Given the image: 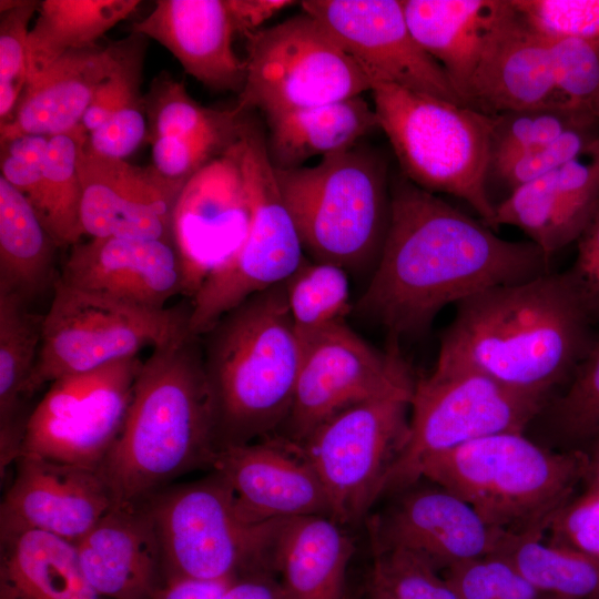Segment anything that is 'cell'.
<instances>
[{
    "instance_id": "obj_1",
    "label": "cell",
    "mask_w": 599,
    "mask_h": 599,
    "mask_svg": "<svg viewBox=\"0 0 599 599\" xmlns=\"http://www.w3.org/2000/svg\"><path fill=\"white\" fill-rule=\"evenodd\" d=\"M549 257L512 242L400 175L375 273L356 308L397 339L423 333L438 312L485 290L532 281Z\"/></svg>"
},
{
    "instance_id": "obj_2",
    "label": "cell",
    "mask_w": 599,
    "mask_h": 599,
    "mask_svg": "<svg viewBox=\"0 0 599 599\" xmlns=\"http://www.w3.org/2000/svg\"><path fill=\"white\" fill-rule=\"evenodd\" d=\"M456 305L434 370H473L525 393L548 396L570 379L595 335L565 272L491 287Z\"/></svg>"
},
{
    "instance_id": "obj_3",
    "label": "cell",
    "mask_w": 599,
    "mask_h": 599,
    "mask_svg": "<svg viewBox=\"0 0 599 599\" xmlns=\"http://www.w3.org/2000/svg\"><path fill=\"white\" fill-rule=\"evenodd\" d=\"M217 454L215 409L199 336L153 348L142 363L122 429L99 469L114 506L139 505Z\"/></svg>"
},
{
    "instance_id": "obj_4",
    "label": "cell",
    "mask_w": 599,
    "mask_h": 599,
    "mask_svg": "<svg viewBox=\"0 0 599 599\" xmlns=\"http://www.w3.org/2000/svg\"><path fill=\"white\" fill-rule=\"evenodd\" d=\"M204 335L217 451L271 436L287 419L302 359L285 282L248 297Z\"/></svg>"
},
{
    "instance_id": "obj_5",
    "label": "cell",
    "mask_w": 599,
    "mask_h": 599,
    "mask_svg": "<svg viewBox=\"0 0 599 599\" xmlns=\"http://www.w3.org/2000/svg\"><path fill=\"white\" fill-rule=\"evenodd\" d=\"M587 473L581 448L555 453L522 433H501L427 457L417 479L457 495L488 524L524 534L547 529Z\"/></svg>"
},
{
    "instance_id": "obj_6",
    "label": "cell",
    "mask_w": 599,
    "mask_h": 599,
    "mask_svg": "<svg viewBox=\"0 0 599 599\" xmlns=\"http://www.w3.org/2000/svg\"><path fill=\"white\" fill-rule=\"evenodd\" d=\"M303 250L316 262L361 268L378 261L390 219L387 165L359 143L314 166L275 170Z\"/></svg>"
},
{
    "instance_id": "obj_7",
    "label": "cell",
    "mask_w": 599,
    "mask_h": 599,
    "mask_svg": "<svg viewBox=\"0 0 599 599\" xmlns=\"http://www.w3.org/2000/svg\"><path fill=\"white\" fill-rule=\"evenodd\" d=\"M370 92L402 175L430 193L464 200L496 229L487 192L494 116L385 82H372Z\"/></svg>"
},
{
    "instance_id": "obj_8",
    "label": "cell",
    "mask_w": 599,
    "mask_h": 599,
    "mask_svg": "<svg viewBox=\"0 0 599 599\" xmlns=\"http://www.w3.org/2000/svg\"><path fill=\"white\" fill-rule=\"evenodd\" d=\"M145 502L161 546L164 582L222 580L273 568L284 520L247 519L215 471L167 487Z\"/></svg>"
},
{
    "instance_id": "obj_9",
    "label": "cell",
    "mask_w": 599,
    "mask_h": 599,
    "mask_svg": "<svg viewBox=\"0 0 599 599\" xmlns=\"http://www.w3.org/2000/svg\"><path fill=\"white\" fill-rule=\"evenodd\" d=\"M52 292L26 397L58 378L136 357L145 347L158 348L191 333V306L184 304L150 309L70 286L59 277Z\"/></svg>"
},
{
    "instance_id": "obj_10",
    "label": "cell",
    "mask_w": 599,
    "mask_h": 599,
    "mask_svg": "<svg viewBox=\"0 0 599 599\" xmlns=\"http://www.w3.org/2000/svg\"><path fill=\"white\" fill-rule=\"evenodd\" d=\"M237 108L265 115L362 95L372 81L326 28L302 10L247 37Z\"/></svg>"
},
{
    "instance_id": "obj_11",
    "label": "cell",
    "mask_w": 599,
    "mask_h": 599,
    "mask_svg": "<svg viewBox=\"0 0 599 599\" xmlns=\"http://www.w3.org/2000/svg\"><path fill=\"white\" fill-rule=\"evenodd\" d=\"M244 174L248 230L240 248L204 280L192 297L189 328L199 337L248 297L285 282L304 262L303 246L282 199L266 141L251 123Z\"/></svg>"
},
{
    "instance_id": "obj_12",
    "label": "cell",
    "mask_w": 599,
    "mask_h": 599,
    "mask_svg": "<svg viewBox=\"0 0 599 599\" xmlns=\"http://www.w3.org/2000/svg\"><path fill=\"white\" fill-rule=\"evenodd\" d=\"M547 397L473 370H434L416 382L408 439L385 490L413 485L419 465L432 455L490 435L522 433Z\"/></svg>"
},
{
    "instance_id": "obj_13",
    "label": "cell",
    "mask_w": 599,
    "mask_h": 599,
    "mask_svg": "<svg viewBox=\"0 0 599 599\" xmlns=\"http://www.w3.org/2000/svg\"><path fill=\"white\" fill-rule=\"evenodd\" d=\"M412 397L354 405L300 444L325 489L331 517L341 525L359 521L385 491L408 439Z\"/></svg>"
},
{
    "instance_id": "obj_14",
    "label": "cell",
    "mask_w": 599,
    "mask_h": 599,
    "mask_svg": "<svg viewBox=\"0 0 599 599\" xmlns=\"http://www.w3.org/2000/svg\"><path fill=\"white\" fill-rule=\"evenodd\" d=\"M416 380L396 345L380 352L346 322L302 343V359L285 438L302 444L318 426L354 405L413 396Z\"/></svg>"
},
{
    "instance_id": "obj_15",
    "label": "cell",
    "mask_w": 599,
    "mask_h": 599,
    "mask_svg": "<svg viewBox=\"0 0 599 599\" xmlns=\"http://www.w3.org/2000/svg\"><path fill=\"white\" fill-rule=\"evenodd\" d=\"M139 356L55 379L28 416L21 455L99 468L124 424Z\"/></svg>"
},
{
    "instance_id": "obj_16",
    "label": "cell",
    "mask_w": 599,
    "mask_h": 599,
    "mask_svg": "<svg viewBox=\"0 0 599 599\" xmlns=\"http://www.w3.org/2000/svg\"><path fill=\"white\" fill-rule=\"evenodd\" d=\"M319 21L372 82L463 104L443 68L413 35L402 0H307ZM464 105V104H463Z\"/></svg>"
},
{
    "instance_id": "obj_17",
    "label": "cell",
    "mask_w": 599,
    "mask_h": 599,
    "mask_svg": "<svg viewBox=\"0 0 599 599\" xmlns=\"http://www.w3.org/2000/svg\"><path fill=\"white\" fill-rule=\"evenodd\" d=\"M247 124L242 138L199 171L173 211L172 238L193 297L204 280L242 245L250 224L244 174Z\"/></svg>"
},
{
    "instance_id": "obj_18",
    "label": "cell",
    "mask_w": 599,
    "mask_h": 599,
    "mask_svg": "<svg viewBox=\"0 0 599 599\" xmlns=\"http://www.w3.org/2000/svg\"><path fill=\"white\" fill-rule=\"evenodd\" d=\"M369 531L374 554L409 550L438 571L506 554L521 535L488 524L468 502L440 486L406 491L370 520Z\"/></svg>"
},
{
    "instance_id": "obj_19",
    "label": "cell",
    "mask_w": 599,
    "mask_h": 599,
    "mask_svg": "<svg viewBox=\"0 0 599 599\" xmlns=\"http://www.w3.org/2000/svg\"><path fill=\"white\" fill-rule=\"evenodd\" d=\"M212 470L252 521L331 516L325 489L303 447L285 437L267 436L220 449Z\"/></svg>"
},
{
    "instance_id": "obj_20",
    "label": "cell",
    "mask_w": 599,
    "mask_h": 599,
    "mask_svg": "<svg viewBox=\"0 0 599 599\" xmlns=\"http://www.w3.org/2000/svg\"><path fill=\"white\" fill-rule=\"evenodd\" d=\"M78 171L85 235L173 243V211L183 189L162 179L152 166L99 155L87 139L80 146Z\"/></svg>"
},
{
    "instance_id": "obj_21",
    "label": "cell",
    "mask_w": 599,
    "mask_h": 599,
    "mask_svg": "<svg viewBox=\"0 0 599 599\" xmlns=\"http://www.w3.org/2000/svg\"><path fill=\"white\" fill-rule=\"evenodd\" d=\"M0 507V526L37 529L75 544L114 506L99 468L21 455Z\"/></svg>"
},
{
    "instance_id": "obj_22",
    "label": "cell",
    "mask_w": 599,
    "mask_h": 599,
    "mask_svg": "<svg viewBox=\"0 0 599 599\" xmlns=\"http://www.w3.org/2000/svg\"><path fill=\"white\" fill-rule=\"evenodd\" d=\"M59 278L73 287L150 309L185 295V276L172 242L91 237L71 246Z\"/></svg>"
},
{
    "instance_id": "obj_23",
    "label": "cell",
    "mask_w": 599,
    "mask_h": 599,
    "mask_svg": "<svg viewBox=\"0 0 599 599\" xmlns=\"http://www.w3.org/2000/svg\"><path fill=\"white\" fill-rule=\"evenodd\" d=\"M464 103L490 116L536 108H562L554 82L548 41L512 4L487 38Z\"/></svg>"
},
{
    "instance_id": "obj_24",
    "label": "cell",
    "mask_w": 599,
    "mask_h": 599,
    "mask_svg": "<svg viewBox=\"0 0 599 599\" xmlns=\"http://www.w3.org/2000/svg\"><path fill=\"white\" fill-rule=\"evenodd\" d=\"M139 34L105 45L75 49L28 82L12 114L0 123V141L22 134L53 136L81 124L98 89L122 64Z\"/></svg>"
},
{
    "instance_id": "obj_25",
    "label": "cell",
    "mask_w": 599,
    "mask_h": 599,
    "mask_svg": "<svg viewBox=\"0 0 599 599\" xmlns=\"http://www.w3.org/2000/svg\"><path fill=\"white\" fill-rule=\"evenodd\" d=\"M599 202V139L559 169L495 206V224L521 230L550 258L577 241Z\"/></svg>"
},
{
    "instance_id": "obj_26",
    "label": "cell",
    "mask_w": 599,
    "mask_h": 599,
    "mask_svg": "<svg viewBox=\"0 0 599 599\" xmlns=\"http://www.w3.org/2000/svg\"><path fill=\"white\" fill-rule=\"evenodd\" d=\"M74 546L87 579L106 599H152L164 585L146 502L112 506Z\"/></svg>"
},
{
    "instance_id": "obj_27",
    "label": "cell",
    "mask_w": 599,
    "mask_h": 599,
    "mask_svg": "<svg viewBox=\"0 0 599 599\" xmlns=\"http://www.w3.org/2000/svg\"><path fill=\"white\" fill-rule=\"evenodd\" d=\"M130 30L158 41L204 85L241 93L245 62L233 49L237 31L227 0H159Z\"/></svg>"
},
{
    "instance_id": "obj_28",
    "label": "cell",
    "mask_w": 599,
    "mask_h": 599,
    "mask_svg": "<svg viewBox=\"0 0 599 599\" xmlns=\"http://www.w3.org/2000/svg\"><path fill=\"white\" fill-rule=\"evenodd\" d=\"M409 29L443 68L461 103L490 32L510 0H402Z\"/></svg>"
},
{
    "instance_id": "obj_29",
    "label": "cell",
    "mask_w": 599,
    "mask_h": 599,
    "mask_svg": "<svg viewBox=\"0 0 599 599\" xmlns=\"http://www.w3.org/2000/svg\"><path fill=\"white\" fill-rule=\"evenodd\" d=\"M354 551L353 539L331 516L295 517L280 529L273 569L287 599H344Z\"/></svg>"
},
{
    "instance_id": "obj_30",
    "label": "cell",
    "mask_w": 599,
    "mask_h": 599,
    "mask_svg": "<svg viewBox=\"0 0 599 599\" xmlns=\"http://www.w3.org/2000/svg\"><path fill=\"white\" fill-rule=\"evenodd\" d=\"M0 599H106L87 579L73 542L0 526Z\"/></svg>"
},
{
    "instance_id": "obj_31",
    "label": "cell",
    "mask_w": 599,
    "mask_h": 599,
    "mask_svg": "<svg viewBox=\"0 0 599 599\" xmlns=\"http://www.w3.org/2000/svg\"><path fill=\"white\" fill-rule=\"evenodd\" d=\"M265 116L266 150L275 170L301 167L316 155L348 150L379 129L374 106L362 95Z\"/></svg>"
},
{
    "instance_id": "obj_32",
    "label": "cell",
    "mask_w": 599,
    "mask_h": 599,
    "mask_svg": "<svg viewBox=\"0 0 599 599\" xmlns=\"http://www.w3.org/2000/svg\"><path fill=\"white\" fill-rule=\"evenodd\" d=\"M58 247L31 203L0 175V292L30 304L53 290Z\"/></svg>"
},
{
    "instance_id": "obj_33",
    "label": "cell",
    "mask_w": 599,
    "mask_h": 599,
    "mask_svg": "<svg viewBox=\"0 0 599 599\" xmlns=\"http://www.w3.org/2000/svg\"><path fill=\"white\" fill-rule=\"evenodd\" d=\"M20 296L0 292V460L21 454L27 420L20 416L26 386L35 366L43 316Z\"/></svg>"
},
{
    "instance_id": "obj_34",
    "label": "cell",
    "mask_w": 599,
    "mask_h": 599,
    "mask_svg": "<svg viewBox=\"0 0 599 599\" xmlns=\"http://www.w3.org/2000/svg\"><path fill=\"white\" fill-rule=\"evenodd\" d=\"M139 3V0L41 1L27 40V83L67 52L95 44Z\"/></svg>"
},
{
    "instance_id": "obj_35",
    "label": "cell",
    "mask_w": 599,
    "mask_h": 599,
    "mask_svg": "<svg viewBox=\"0 0 599 599\" xmlns=\"http://www.w3.org/2000/svg\"><path fill=\"white\" fill-rule=\"evenodd\" d=\"M87 136L79 125L51 136L45 152L38 215L59 246H73L85 235L81 223L78 158Z\"/></svg>"
},
{
    "instance_id": "obj_36",
    "label": "cell",
    "mask_w": 599,
    "mask_h": 599,
    "mask_svg": "<svg viewBox=\"0 0 599 599\" xmlns=\"http://www.w3.org/2000/svg\"><path fill=\"white\" fill-rule=\"evenodd\" d=\"M542 531L520 535L506 555L518 575L536 587L569 599H599V560L540 541Z\"/></svg>"
},
{
    "instance_id": "obj_37",
    "label": "cell",
    "mask_w": 599,
    "mask_h": 599,
    "mask_svg": "<svg viewBox=\"0 0 599 599\" xmlns=\"http://www.w3.org/2000/svg\"><path fill=\"white\" fill-rule=\"evenodd\" d=\"M286 300L301 344L345 321L352 311L346 270L331 263H308L285 281Z\"/></svg>"
},
{
    "instance_id": "obj_38",
    "label": "cell",
    "mask_w": 599,
    "mask_h": 599,
    "mask_svg": "<svg viewBox=\"0 0 599 599\" xmlns=\"http://www.w3.org/2000/svg\"><path fill=\"white\" fill-rule=\"evenodd\" d=\"M148 120V140L185 136L224 125L245 111L217 110L203 106L186 91L184 84L169 74L156 77L143 95Z\"/></svg>"
},
{
    "instance_id": "obj_39",
    "label": "cell",
    "mask_w": 599,
    "mask_h": 599,
    "mask_svg": "<svg viewBox=\"0 0 599 599\" xmlns=\"http://www.w3.org/2000/svg\"><path fill=\"white\" fill-rule=\"evenodd\" d=\"M546 39L562 108L599 123V43Z\"/></svg>"
},
{
    "instance_id": "obj_40",
    "label": "cell",
    "mask_w": 599,
    "mask_h": 599,
    "mask_svg": "<svg viewBox=\"0 0 599 599\" xmlns=\"http://www.w3.org/2000/svg\"><path fill=\"white\" fill-rule=\"evenodd\" d=\"M247 124L242 114L201 133L155 139L151 141V166L162 179L183 189L199 171L240 140Z\"/></svg>"
},
{
    "instance_id": "obj_41",
    "label": "cell",
    "mask_w": 599,
    "mask_h": 599,
    "mask_svg": "<svg viewBox=\"0 0 599 599\" xmlns=\"http://www.w3.org/2000/svg\"><path fill=\"white\" fill-rule=\"evenodd\" d=\"M551 422L559 436L572 444H587L599 429V328L569 387L554 402Z\"/></svg>"
},
{
    "instance_id": "obj_42",
    "label": "cell",
    "mask_w": 599,
    "mask_h": 599,
    "mask_svg": "<svg viewBox=\"0 0 599 599\" xmlns=\"http://www.w3.org/2000/svg\"><path fill=\"white\" fill-rule=\"evenodd\" d=\"M598 139V125L576 128L547 144L491 156L489 173L512 191L570 162Z\"/></svg>"
},
{
    "instance_id": "obj_43",
    "label": "cell",
    "mask_w": 599,
    "mask_h": 599,
    "mask_svg": "<svg viewBox=\"0 0 599 599\" xmlns=\"http://www.w3.org/2000/svg\"><path fill=\"white\" fill-rule=\"evenodd\" d=\"M562 108H536L494 115L491 156L547 144L566 132L598 125Z\"/></svg>"
},
{
    "instance_id": "obj_44",
    "label": "cell",
    "mask_w": 599,
    "mask_h": 599,
    "mask_svg": "<svg viewBox=\"0 0 599 599\" xmlns=\"http://www.w3.org/2000/svg\"><path fill=\"white\" fill-rule=\"evenodd\" d=\"M374 556L370 579L392 599H458L444 576L417 554L395 548Z\"/></svg>"
},
{
    "instance_id": "obj_45",
    "label": "cell",
    "mask_w": 599,
    "mask_h": 599,
    "mask_svg": "<svg viewBox=\"0 0 599 599\" xmlns=\"http://www.w3.org/2000/svg\"><path fill=\"white\" fill-rule=\"evenodd\" d=\"M40 1L21 0L0 12V123L14 111L27 83V40Z\"/></svg>"
},
{
    "instance_id": "obj_46",
    "label": "cell",
    "mask_w": 599,
    "mask_h": 599,
    "mask_svg": "<svg viewBox=\"0 0 599 599\" xmlns=\"http://www.w3.org/2000/svg\"><path fill=\"white\" fill-rule=\"evenodd\" d=\"M517 13L548 39L599 43V0H510Z\"/></svg>"
},
{
    "instance_id": "obj_47",
    "label": "cell",
    "mask_w": 599,
    "mask_h": 599,
    "mask_svg": "<svg viewBox=\"0 0 599 599\" xmlns=\"http://www.w3.org/2000/svg\"><path fill=\"white\" fill-rule=\"evenodd\" d=\"M145 40L139 34L122 64L98 89L80 124L87 133L98 129L119 111L143 103L140 88Z\"/></svg>"
},
{
    "instance_id": "obj_48",
    "label": "cell",
    "mask_w": 599,
    "mask_h": 599,
    "mask_svg": "<svg viewBox=\"0 0 599 599\" xmlns=\"http://www.w3.org/2000/svg\"><path fill=\"white\" fill-rule=\"evenodd\" d=\"M549 542L599 560V486H587L559 508L548 522Z\"/></svg>"
},
{
    "instance_id": "obj_49",
    "label": "cell",
    "mask_w": 599,
    "mask_h": 599,
    "mask_svg": "<svg viewBox=\"0 0 599 599\" xmlns=\"http://www.w3.org/2000/svg\"><path fill=\"white\" fill-rule=\"evenodd\" d=\"M51 136L22 134L1 142V174L39 212L43 161Z\"/></svg>"
},
{
    "instance_id": "obj_50",
    "label": "cell",
    "mask_w": 599,
    "mask_h": 599,
    "mask_svg": "<svg viewBox=\"0 0 599 599\" xmlns=\"http://www.w3.org/2000/svg\"><path fill=\"white\" fill-rule=\"evenodd\" d=\"M517 571L506 554L484 556L444 570L458 599H498Z\"/></svg>"
},
{
    "instance_id": "obj_51",
    "label": "cell",
    "mask_w": 599,
    "mask_h": 599,
    "mask_svg": "<svg viewBox=\"0 0 599 599\" xmlns=\"http://www.w3.org/2000/svg\"><path fill=\"white\" fill-rule=\"evenodd\" d=\"M148 133L143 102L119 111L88 133L87 145L104 158L125 160L148 139Z\"/></svg>"
},
{
    "instance_id": "obj_52",
    "label": "cell",
    "mask_w": 599,
    "mask_h": 599,
    "mask_svg": "<svg viewBox=\"0 0 599 599\" xmlns=\"http://www.w3.org/2000/svg\"><path fill=\"white\" fill-rule=\"evenodd\" d=\"M565 274L593 322H599V202L577 238L576 260Z\"/></svg>"
},
{
    "instance_id": "obj_53",
    "label": "cell",
    "mask_w": 599,
    "mask_h": 599,
    "mask_svg": "<svg viewBox=\"0 0 599 599\" xmlns=\"http://www.w3.org/2000/svg\"><path fill=\"white\" fill-rule=\"evenodd\" d=\"M296 3L288 0H227L236 31L246 37L258 31L265 21Z\"/></svg>"
},
{
    "instance_id": "obj_54",
    "label": "cell",
    "mask_w": 599,
    "mask_h": 599,
    "mask_svg": "<svg viewBox=\"0 0 599 599\" xmlns=\"http://www.w3.org/2000/svg\"><path fill=\"white\" fill-rule=\"evenodd\" d=\"M220 599H287L280 581L271 578L268 570L238 576Z\"/></svg>"
},
{
    "instance_id": "obj_55",
    "label": "cell",
    "mask_w": 599,
    "mask_h": 599,
    "mask_svg": "<svg viewBox=\"0 0 599 599\" xmlns=\"http://www.w3.org/2000/svg\"><path fill=\"white\" fill-rule=\"evenodd\" d=\"M234 579H174L164 582L152 599H220Z\"/></svg>"
},
{
    "instance_id": "obj_56",
    "label": "cell",
    "mask_w": 599,
    "mask_h": 599,
    "mask_svg": "<svg viewBox=\"0 0 599 599\" xmlns=\"http://www.w3.org/2000/svg\"><path fill=\"white\" fill-rule=\"evenodd\" d=\"M498 599H569L545 591L516 573Z\"/></svg>"
},
{
    "instance_id": "obj_57",
    "label": "cell",
    "mask_w": 599,
    "mask_h": 599,
    "mask_svg": "<svg viewBox=\"0 0 599 599\" xmlns=\"http://www.w3.org/2000/svg\"><path fill=\"white\" fill-rule=\"evenodd\" d=\"M583 449L588 459L587 486H599V429L587 443Z\"/></svg>"
},
{
    "instance_id": "obj_58",
    "label": "cell",
    "mask_w": 599,
    "mask_h": 599,
    "mask_svg": "<svg viewBox=\"0 0 599 599\" xmlns=\"http://www.w3.org/2000/svg\"><path fill=\"white\" fill-rule=\"evenodd\" d=\"M366 599H392V597L377 582L370 579Z\"/></svg>"
}]
</instances>
